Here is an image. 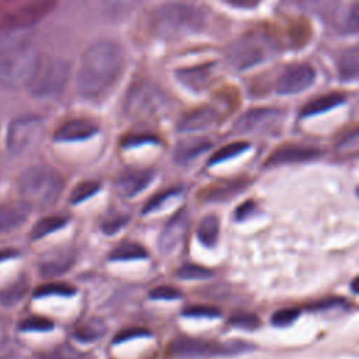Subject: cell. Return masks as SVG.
Listing matches in <instances>:
<instances>
[{
  "label": "cell",
  "mask_w": 359,
  "mask_h": 359,
  "mask_svg": "<svg viewBox=\"0 0 359 359\" xmlns=\"http://www.w3.org/2000/svg\"><path fill=\"white\" fill-rule=\"evenodd\" d=\"M125 70L121 46L109 39H98L83 52L77 70V91L87 100L107 95Z\"/></svg>",
  "instance_id": "cell-1"
},
{
  "label": "cell",
  "mask_w": 359,
  "mask_h": 359,
  "mask_svg": "<svg viewBox=\"0 0 359 359\" xmlns=\"http://www.w3.org/2000/svg\"><path fill=\"white\" fill-rule=\"evenodd\" d=\"M41 62L38 49L27 42L0 52V86L8 90L29 87Z\"/></svg>",
  "instance_id": "cell-2"
},
{
  "label": "cell",
  "mask_w": 359,
  "mask_h": 359,
  "mask_svg": "<svg viewBox=\"0 0 359 359\" xmlns=\"http://www.w3.org/2000/svg\"><path fill=\"white\" fill-rule=\"evenodd\" d=\"M151 24L158 35L175 38L202 31L206 25V15L194 4L164 3L154 10Z\"/></svg>",
  "instance_id": "cell-3"
},
{
  "label": "cell",
  "mask_w": 359,
  "mask_h": 359,
  "mask_svg": "<svg viewBox=\"0 0 359 359\" xmlns=\"http://www.w3.org/2000/svg\"><path fill=\"white\" fill-rule=\"evenodd\" d=\"M63 189V178L57 171L45 165L27 168L18 178V191L27 206H52Z\"/></svg>",
  "instance_id": "cell-4"
},
{
  "label": "cell",
  "mask_w": 359,
  "mask_h": 359,
  "mask_svg": "<svg viewBox=\"0 0 359 359\" xmlns=\"http://www.w3.org/2000/svg\"><path fill=\"white\" fill-rule=\"evenodd\" d=\"M276 52V43L265 34L250 32L234 41L227 52L229 63L240 70L250 69L272 57Z\"/></svg>",
  "instance_id": "cell-5"
},
{
  "label": "cell",
  "mask_w": 359,
  "mask_h": 359,
  "mask_svg": "<svg viewBox=\"0 0 359 359\" xmlns=\"http://www.w3.org/2000/svg\"><path fill=\"white\" fill-rule=\"evenodd\" d=\"M168 105L164 93L150 81L133 84L125 97V112L132 118H156Z\"/></svg>",
  "instance_id": "cell-6"
},
{
  "label": "cell",
  "mask_w": 359,
  "mask_h": 359,
  "mask_svg": "<svg viewBox=\"0 0 359 359\" xmlns=\"http://www.w3.org/2000/svg\"><path fill=\"white\" fill-rule=\"evenodd\" d=\"M252 346L243 341H229L224 344H209L189 337H178L170 345V352L180 358H203L234 355L251 349Z\"/></svg>",
  "instance_id": "cell-7"
},
{
  "label": "cell",
  "mask_w": 359,
  "mask_h": 359,
  "mask_svg": "<svg viewBox=\"0 0 359 359\" xmlns=\"http://www.w3.org/2000/svg\"><path fill=\"white\" fill-rule=\"evenodd\" d=\"M69 77V63L62 57L41 62L36 76L28 87L36 97H55L62 93Z\"/></svg>",
  "instance_id": "cell-8"
},
{
  "label": "cell",
  "mask_w": 359,
  "mask_h": 359,
  "mask_svg": "<svg viewBox=\"0 0 359 359\" xmlns=\"http://www.w3.org/2000/svg\"><path fill=\"white\" fill-rule=\"evenodd\" d=\"M42 128V119L36 115H21L14 118L7 128V150L13 154L25 151L39 139Z\"/></svg>",
  "instance_id": "cell-9"
},
{
  "label": "cell",
  "mask_w": 359,
  "mask_h": 359,
  "mask_svg": "<svg viewBox=\"0 0 359 359\" xmlns=\"http://www.w3.org/2000/svg\"><path fill=\"white\" fill-rule=\"evenodd\" d=\"M283 114L276 108H254L243 114L234 125L238 133L271 132L282 122Z\"/></svg>",
  "instance_id": "cell-10"
},
{
  "label": "cell",
  "mask_w": 359,
  "mask_h": 359,
  "mask_svg": "<svg viewBox=\"0 0 359 359\" xmlns=\"http://www.w3.org/2000/svg\"><path fill=\"white\" fill-rule=\"evenodd\" d=\"M316 80L314 69L307 63H297L286 67L276 80L279 94H299L307 90Z\"/></svg>",
  "instance_id": "cell-11"
},
{
  "label": "cell",
  "mask_w": 359,
  "mask_h": 359,
  "mask_svg": "<svg viewBox=\"0 0 359 359\" xmlns=\"http://www.w3.org/2000/svg\"><path fill=\"white\" fill-rule=\"evenodd\" d=\"M191 223V217L187 210L177 212L164 226L163 231L158 237V248L161 252L168 254L172 252L185 238Z\"/></svg>",
  "instance_id": "cell-12"
},
{
  "label": "cell",
  "mask_w": 359,
  "mask_h": 359,
  "mask_svg": "<svg viewBox=\"0 0 359 359\" xmlns=\"http://www.w3.org/2000/svg\"><path fill=\"white\" fill-rule=\"evenodd\" d=\"M154 177V171L150 168H125L116 177L115 185L122 196L130 198L140 194Z\"/></svg>",
  "instance_id": "cell-13"
},
{
  "label": "cell",
  "mask_w": 359,
  "mask_h": 359,
  "mask_svg": "<svg viewBox=\"0 0 359 359\" xmlns=\"http://www.w3.org/2000/svg\"><path fill=\"white\" fill-rule=\"evenodd\" d=\"M321 154V150L309 146L299 144H285L276 150H273L268 160L266 165H282L290 163H302L317 158Z\"/></svg>",
  "instance_id": "cell-14"
},
{
  "label": "cell",
  "mask_w": 359,
  "mask_h": 359,
  "mask_svg": "<svg viewBox=\"0 0 359 359\" xmlns=\"http://www.w3.org/2000/svg\"><path fill=\"white\" fill-rule=\"evenodd\" d=\"M76 261L70 248H55L45 252L39 259V271L43 276H57L67 272Z\"/></svg>",
  "instance_id": "cell-15"
},
{
  "label": "cell",
  "mask_w": 359,
  "mask_h": 359,
  "mask_svg": "<svg viewBox=\"0 0 359 359\" xmlns=\"http://www.w3.org/2000/svg\"><path fill=\"white\" fill-rule=\"evenodd\" d=\"M98 132L95 123L87 119H72L60 125L55 132V140L59 142H76L94 136Z\"/></svg>",
  "instance_id": "cell-16"
},
{
  "label": "cell",
  "mask_w": 359,
  "mask_h": 359,
  "mask_svg": "<svg viewBox=\"0 0 359 359\" xmlns=\"http://www.w3.org/2000/svg\"><path fill=\"white\" fill-rule=\"evenodd\" d=\"M29 206L22 201L0 203V233L20 227L28 217Z\"/></svg>",
  "instance_id": "cell-17"
},
{
  "label": "cell",
  "mask_w": 359,
  "mask_h": 359,
  "mask_svg": "<svg viewBox=\"0 0 359 359\" xmlns=\"http://www.w3.org/2000/svg\"><path fill=\"white\" fill-rule=\"evenodd\" d=\"M217 112L212 107H201L189 114H187L178 123V129L184 133H192L205 130L215 123Z\"/></svg>",
  "instance_id": "cell-18"
},
{
  "label": "cell",
  "mask_w": 359,
  "mask_h": 359,
  "mask_svg": "<svg viewBox=\"0 0 359 359\" xmlns=\"http://www.w3.org/2000/svg\"><path fill=\"white\" fill-rule=\"evenodd\" d=\"M212 143L208 139L199 136H191L180 140L174 149V160L178 164H188L199 154L209 150Z\"/></svg>",
  "instance_id": "cell-19"
},
{
  "label": "cell",
  "mask_w": 359,
  "mask_h": 359,
  "mask_svg": "<svg viewBox=\"0 0 359 359\" xmlns=\"http://www.w3.org/2000/svg\"><path fill=\"white\" fill-rule=\"evenodd\" d=\"M177 77H178V81H181L185 87L191 88L192 91H201L210 83L212 66L203 65V66L181 69L177 72Z\"/></svg>",
  "instance_id": "cell-20"
},
{
  "label": "cell",
  "mask_w": 359,
  "mask_h": 359,
  "mask_svg": "<svg viewBox=\"0 0 359 359\" xmlns=\"http://www.w3.org/2000/svg\"><path fill=\"white\" fill-rule=\"evenodd\" d=\"M345 101V95L341 93H330L324 94L321 97H317L311 101H309L303 108H302V116H313L317 114L327 112L338 105H341Z\"/></svg>",
  "instance_id": "cell-21"
},
{
  "label": "cell",
  "mask_w": 359,
  "mask_h": 359,
  "mask_svg": "<svg viewBox=\"0 0 359 359\" xmlns=\"http://www.w3.org/2000/svg\"><path fill=\"white\" fill-rule=\"evenodd\" d=\"M338 73L344 80H355L359 73V49L352 46L345 49L338 57Z\"/></svg>",
  "instance_id": "cell-22"
},
{
  "label": "cell",
  "mask_w": 359,
  "mask_h": 359,
  "mask_svg": "<svg viewBox=\"0 0 359 359\" xmlns=\"http://www.w3.org/2000/svg\"><path fill=\"white\" fill-rule=\"evenodd\" d=\"M196 236L205 247H213L217 243L219 237V219L215 215L203 217L198 226Z\"/></svg>",
  "instance_id": "cell-23"
},
{
  "label": "cell",
  "mask_w": 359,
  "mask_h": 359,
  "mask_svg": "<svg viewBox=\"0 0 359 359\" xmlns=\"http://www.w3.org/2000/svg\"><path fill=\"white\" fill-rule=\"evenodd\" d=\"M147 257V251L137 243L123 241L118 244L109 254L111 261H130V259H143Z\"/></svg>",
  "instance_id": "cell-24"
},
{
  "label": "cell",
  "mask_w": 359,
  "mask_h": 359,
  "mask_svg": "<svg viewBox=\"0 0 359 359\" xmlns=\"http://www.w3.org/2000/svg\"><path fill=\"white\" fill-rule=\"evenodd\" d=\"M105 334V324L100 318H91L81 324L76 332L74 337L81 342H93L101 338Z\"/></svg>",
  "instance_id": "cell-25"
},
{
  "label": "cell",
  "mask_w": 359,
  "mask_h": 359,
  "mask_svg": "<svg viewBox=\"0 0 359 359\" xmlns=\"http://www.w3.org/2000/svg\"><path fill=\"white\" fill-rule=\"evenodd\" d=\"M66 222L67 220L63 216H46V217H42L32 227L31 237L32 238H42V237L48 236L49 233H53V231L62 229L66 224Z\"/></svg>",
  "instance_id": "cell-26"
},
{
  "label": "cell",
  "mask_w": 359,
  "mask_h": 359,
  "mask_svg": "<svg viewBox=\"0 0 359 359\" xmlns=\"http://www.w3.org/2000/svg\"><path fill=\"white\" fill-rule=\"evenodd\" d=\"M27 289L28 280L25 278H20L0 292V302L6 306H13L22 299V296L27 293Z\"/></svg>",
  "instance_id": "cell-27"
},
{
  "label": "cell",
  "mask_w": 359,
  "mask_h": 359,
  "mask_svg": "<svg viewBox=\"0 0 359 359\" xmlns=\"http://www.w3.org/2000/svg\"><path fill=\"white\" fill-rule=\"evenodd\" d=\"M100 189V182L98 181H93V180H87L83 181L80 184H77L74 187V189L70 194V203L76 205V203H81L86 199L91 198L93 195H95Z\"/></svg>",
  "instance_id": "cell-28"
},
{
  "label": "cell",
  "mask_w": 359,
  "mask_h": 359,
  "mask_svg": "<svg viewBox=\"0 0 359 359\" xmlns=\"http://www.w3.org/2000/svg\"><path fill=\"white\" fill-rule=\"evenodd\" d=\"M248 147H250V144H248L247 142H234V143L226 144L224 147L219 149V150L212 156V158L209 160V164H217V163L230 160V158H233V157H236V156L244 153Z\"/></svg>",
  "instance_id": "cell-29"
},
{
  "label": "cell",
  "mask_w": 359,
  "mask_h": 359,
  "mask_svg": "<svg viewBox=\"0 0 359 359\" xmlns=\"http://www.w3.org/2000/svg\"><path fill=\"white\" fill-rule=\"evenodd\" d=\"M74 293H76V289L70 285H66V283H46V285L39 286L35 290L36 297H43V296H50V294L72 296Z\"/></svg>",
  "instance_id": "cell-30"
},
{
  "label": "cell",
  "mask_w": 359,
  "mask_h": 359,
  "mask_svg": "<svg viewBox=\"0 0 359 359\" xmlns=\"http://www.w3.org/2000/svg\"><path fill=\"white\" fill-rule=\"evenodd\" d=\"M177 275L181 279H205L212 276V271L196 264H185L178 268Z\"/></svg>",
  "instance_id": "cell-31"
},
{
  "label": "cell",
  "mask_w": 359,
  "mask_h": 359,
  "mask_svg": "<svg viewBox=\"0 0 359 359\" xmlns=\"http://www.w3.org/2000/svg\"><path fill=\"white\" fill-rule=\"evenodd\" d=\"M229 323L243 330H255L259 327V318L252 313H236L230 317Z\"/></svg>",
  "instance_id": "cell-32"
},
{
  "label": "cell",
  "mask_w": 359,
  "mask_h": 359,
  "mask_svg": "<svg viewBox=\"0 0 359 359\" xmlns=\"http://www.w3.org/2000/svg\"><path fill=\"white\" fill-rule=\"evenodd\" d=\"M18 327L22 331H49L53 328V323L49 318L34 316L24 318Z\"/></svg>",
  "instance_id": "cell-33"
},
{
  "label": "cell",
  "mask_w": 359,
  "mask_h": 359,
  "mask_svg": "<svg viewBox=\"0 0 359 359\" xmlns=\"http://www.w3.org/2000/svg\"><path fill=\"white\" fill-rule=\"evenodd\" d=\"M300 316V310L294 307H286L282 310H278L273 313L271 321L276 327H286L296 321V318Z\"/></svg>",
  "instance_id": "cell-34"
},
{
  "label": "cell",
  "mask_w": 359,
  "mask_h": 359,
  "mask_svg": "<svg viewBox=\"0 0 359 359\" xmlns=\"http://www.w3.org/2000/svg\"><path fill=\"white\" fill-rule=\"evenodd\" d=\"M39 359H80V352L69 345H60L42 353Z\"/></svg>",
  "instance_id": "cell-35"
},
{
  "label": "cell",
  "mask_w": 359,
  "mask_h": 359,
  "mask_svg": "<svg viewBox=\"0 0 359 359\" xmlns=\"http://www.w3.org/2000/svg\"><path fill=\"white\" fill-rule=\"evenodd\" d=\"M341 28L348 32H356L359 28V4L352 3V6L346 10V14L344 15L341 21Z\"/></svg>",
  "instance_id": "cell-36"
},
{
  "label": "cell",
  "mask_w": 359,
  "mask_h": 359,
  "mask_svg": "<svg viewBox=\"0 0 359 359\" xmlns=\"http://www.w3.org/2000/svg\"><path fill=\"white\" fill-rule=\"evenodd\" d=\"M175 195H178V189H175V188L167 189V191H164V192H161V194L154 195L153 198L149 199V202H147L146 206L143 208V213L146 215V213H150V212H153V210L161 208L167 201H170V199L174 198Z\"/></svg>",
  "instance_id": "cell-37"
},
{
  "label": "cell",
  "mask_w": 359,
  "mask_h": 359,
  "mask_svg": "<svg viewBox=\"0 0 359 359\" xmlns=\"http://www.w3.org/2000/svg\"><path fill=\"white\" fill-rule=\"evenodd\" d=\"M149 143H158V139L153 135H143V133H136V135H128L122 139L121 144L123 149H130V147H137L142 144H149Z\"/></svg>",
  "instance_id": "cell-38"
},
{
  "label": "cell",
  "mask_w": 359,
  "mask_h": 359,
  "mask_svg": "<svg viewBox=\"0 0 359 359\" xmlns=\"http://www.w3.org/2000/svg\"><path fill=\"white\" fill-rule=\"evenodd\" d=\"M128 222V216L125 215H111L108 216L102 223H101V230L105 233V234H114L116 231H119Z\"/></svg>",
  "instance_id": "cell-39"
},
{
  "label": "cell",
  "mask_w": 359,
  "mask_h": 359,
  "mask_svg": "<svg viewBox=\"0 0 359 359\" xmlns=\"http://www.w3.org/2000/svg\"><path fill=\"white\" fill-rule=\"evenodd\" d=\"M149 296H150V299H154V300H177L182 294L177 287H172L168 285H161V286L154 287Z\"/></svg>",
  "instance_id": "cell-40"
},
{
  "label": "cell",
  "mask_w": 359,
  "mask_h": 359,
  "mask_svg": "<svg viewBox=\"0 0 359 359\" xmlns=\"http://www.w3.org/2000/svg\"><path fill=\"white\" fill-rule=\"evenodd\" d=\"M184 316L187 317H206V318H213L219 317L220 311L216 307L212 306H189L184 310Z\"/></svg>",
  "instance_id": "cell-41"
},
{
  "label": "cell",
  "mask_w": 359,
  "mask_h": 359,
  "mask_svg": "<svg viewBox=\"0 0 359 359\" xmlns=\"http://www.w3.org/2000/svg\"><path fill=\"white\" fill-rule=\"evenodd\" d=\"M140 337H150L149 330H146V328H126V330H122L121 332H118L115 335L114 344H122V342H126L129 339L140 338Z\"/></svg>",
  "instance_id": "cell-42"
},
{
  "label": "cell",
  "mask_w": 359,
  "mask_h": 359,
  "mask_svg": "<svg viewBox=\"0 0 359 359\" xmlns=\"http://www.w3.org/2000/svg\"><path fill=\"white\" fill-rule=\"evenodd\" d=\"M238 189L237 182H224L222 187H215L212 191H209V199H223L229 198Z\"/></svg>",
  "instance_id": "cell-43"
},
{
  "label": "cell",
  "mask_w": 359,
  "mask_h": 359,
  "mask_svg": "<svg viewBox=\"0 0 359 359\" xmlns=\"http://www.w3.org/2000/svg\"><path fill=\"white\" fill-rule=\"evenodd\" d=\"M255 208H257V206H255V203H254L252 201H247V202L238 205L237 209L234 210V217H236V220H238V222L247 220L248 217H251V216L254 215Z\"/></svg>",
  "instance_id": "cell-44"
},
{
  "label": "cell",
  "mask_w": 359,
  "mask_h": 359,
  "mask_svg": "<svg viewBox=\"0 0 359 359\" xmlns=\"http://www.w3.org/2000/svg\"><path fill=\"white\" fill-rule=\"evenodd\" d=\"M339 151L348 153V154H356L358 151V132L355 130L353 133H351L339 146H338Z\"/></svg>",
  "instance_id": "cell-45"
},
{
  "label": "cell",
  "mask_w": 359,
  "mask_h": 359,
  "mask_svg": "<svg viewBox=\"0 0 359 359\" xmlns=\"http://www.w3.org/2000/svg\"><path fill=\"white\" fill-rule=\"evenodd\" d=\"M342 304H345V302L342 299L330 297V299H325V300H321V302H317V303L311 304V309H314V310H325V309L338 307V306H342Z\"/></svg>",
  "instance_id": "cell-46"
},
{
  "label": "cell",
  "mask_w": 359,
  "mask_h": 359,
  "mask_svg": "<svg viewBox=\"0 0 359 359\" xmlns=\"http://www.w3.org/2000/svg\"><path fill=\"white\" fill-rule=\"evenodd\" d=\"M229 4H231V6H236V7H254V6H257V3L255 1H229Z\"/></svg>",
  "instance_id": "cell-47"
},
{
  "label": "cell",
  "mask_w": 359,
  "mask_h": 359,
  "mask_svg": "<svg viewBox=\"0 0 359 359\" xmlns=\"http://www.w3.org/2000/svg\"><path fill=\"white\" fill-rule=\"evenodd\" d=\"M14 254V251H8V250H0V261L7 259L8 257H11Z\"/></svg>",
  "instance_id": "cell-48"
},
{
  "label": "cell",
  "mask_w": 359,
  "mask_h": 359,
  "mask_svg": "<svg viewBox=\"0 0 359 359\" xmlns=\"http://www.w3.org/2000/svg\"><path fill=\"white\" fill-rule=\"evenodd\" d=\"M356 282H358V279L355 278V279L352 280V292H353V293H358V289H356Z\"/></svg>",
  "instance_id": "cell-49"
}]
</instances>
